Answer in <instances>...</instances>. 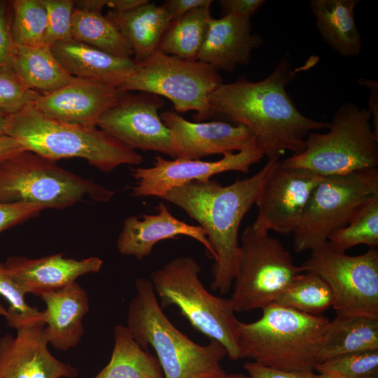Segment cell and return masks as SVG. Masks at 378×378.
<instances>
[{"mask_svg": "<svg viewBox=\"0 0 378 378\" xmlns=\"http://www.w3.org/2000/svg\"><path fill=\"white\" fill-rule=\"evenodd\" d=\"M295 72L288 59L284 58L261 80L240 77L232 83L220 84L209 95L211 118L246 127L268 159L280 158L286 151L300 153L307 135L328 128L329 122L309 118L295 107L286 90Z\"/></svg>", "mask_w": 378, "mask_h": 378, "instance_id": "6da1fadb", "label": "cell"}, {"mask_svg": "<svg viewBox=\"0 0 378 378\" xmlns=\"http://www.w3.org/2000/svg\"><path fill=\"white\" fill-rule=\"evenodd\" d=\"M279 158L268 159L257 173L229 186L211 179L194 181L171 190L162 198L183 209L205 231L216 254L211 288L221 295L230 292L238 270L242 219Z\"/></svg>", "mask_w": 378, "mask_h": 378, "instance_id": "7a4b0ae2", "label": "cell"}, {"mask_svg": "<svg viewBox=\"0 0 378 378\" xmlns=\"http://www.w3.org/2000/svg\"><path fill=\"white\" fill-rule=\"evenodd\" d=\"M135 290L126 326L142 348H153L164 378H221L227 374L220 365L227 356L221 343L211 340L200 345L176 328L163 312L150 279H136Z\"/></svg>", "mask_w": 378, "mask_h": 378, "instance_id": "3957f363", "label": "cell"}, {"mask_svg": "<svg viewBox=\"0 0 378 378\" xmlns=\"http://www.w3.org/2000/svg\"><path fill=\"white\" fill-rule=\"evenodd\" d=\"M5 134L16 139L26 150L50 160L80 158L103 172L143 161L136 150L97 126L55 120L32 105L8 115Z\"/></svg>", "mask_w": 378, "mask_h": 378, "instance_id": "277c9868", "label": "cell"}, {"mask_svg": "<svg viewBox=\"0 0 378 378\" xmlns=\"http://www.w3.org/2000/svg\"><path fill=\"white\" fill-rule=\"evenodd\" d=\"M251 323L238 322L241 358L285 371L315 370L330 320L273 302Z\"/></svg>", "mask_w": 378, "mask_h": 378, "instance_id": "5b68a950", "label": "cell"}, {"mask_svg": "<svg viewBox=\"0 0 378 378\" xmlns=\"http://www.w3.org/2000/svg\"><path fill=\"white\" fill-rule=\"evenodd\" d=\"M200 272L195 258L180 256L153 271L150 281L162 309L177 307L196 330L221 343L231 360L241 359L239 320L230 300L210 293L199 278Z\"/></svg>", "mask_w": 378, "mask_h": 378, "instance_id": "8992f818", "label": "cell"}, {"mask_svg": "<svg viewBox=\"0 0 378 378\" xmlns=\"http://www.w3.org/2000/svg\"><path fill=\"white\" fill-rule=\"evenodd\" d=\"M371 119L368 108L345 103L335 112L327 132H310L304 150L281 163L309 169L323 176L377 168L378 136L373 131Z\"/></svg>", "mask_w": 378, "mask_h": 378, "instance_id": "52a82bcc", "label": "cell"}, {"mask_svg": "<svg viewBox=\"0 0 378 378\" xmlns=\"http://www.w3.org/2000/svg\"><path fill=\"white\" fill-rule=\"evenodd\" d=\"M115 192L24 150L0 161V203L63 209L84 199L108 202Z\"/></svg>", "mask_w": 378, "mask_h": 378, "instance_id": "ba28073f", "label": "cell"}, {"mask_svg": "<svg viewBox=\"0 0 378 378\" xmlns=\"http://www.w3.org/2000/svg\"><path fill=\"white\" fill-rule=\"evenodd\" d=\"M223 83L218 71L208 64L157 50L136 62L134 72L118 89L164 97L176 113L195 111L194 120L202 122L211 118L209 95Z\"/></svg>", "mask_w": 378, "mask_h": 378, "instance_id": "9c48e42d", "label": "cell"}, {"mask_svg": "<svg viewBox=\"0 0 378 378\" xmlns=\"http://www.w3.org/2000/svg\"><path fill=\"white\" fill-rule=\"evenodd\" d=\"M239 245L240 260L230 298L235 312L262 309L274 302L303 272L282 243L266 230L248 225Z\"/></svg>", "mask_w": 378, "mask_h": 378, "instance_id": "30bf717a", "label": "cell"}, {"mask_svg": "<svg viewBox=\"0 0 378 378\" xmlns=\"http://www.w3.org/2000/svg\"><path fill=\"white\" fill-rule=\"evenodd\" d=\"M376 195L377 168L323 176L312 190L293 232L294 250L312 251L325 244L363 202Z\"/></svg>", "mask_w": 378, "mask_h": 378, "instance_id": "8fae6325", "label": "cell"}, {"mask_svg": "<svg viewBox=\"0 0 378 378\" xmlns=\"http://www.w3.org/2000/svg\"><path fill=\"white\" fill-rule=\"evenodd\" d=\"M330 286L336 314L378 318V251L349 255L328 241L311 251L300 265Z\"/></svg>", "mask_w": 378, "mask_h": 378, "instance_id": "7c38bea8", "label": "cell"}, {"mask_svg": "<svg viewBox=\"0 0 378 378\" xmlns=\"http://www.w3.org/2000/svg\"><path fill=\"white\" fill-rule=\"evenodd\" d=\"M164 104L154 94L122 92L116 104L99 117L97 127L135 150L155 151L174 158L171 132L158 113Z\"/></svg>", "mask_w": 378, "mask_h": 378, "instance_id": "4fadbf2b", "label": "cell"}, {"mask_svg": "<svg viewBox=\"0 0 378 378\" xmlns=\"http://www.w3.org/2000/svg\"><path fill=\"white\" fill-rule=\"evenodd\" d=\"M323 177L309 169L284 166L279 160L260 188L255 202L258 214L251 225L293 234L312 190Z\"/></svg>", "mask_w": 378, "mask_h": 378, "instance_id": "5bb4252c", "label": "cell"}, {"mask_svg": "<svg viewBox=\"0 0 378 378\" xmlns=\"http://www.w3.org/2000/svg\"><path fill=\"white\" fill-rule=\"evenodd\" d=\"M263 153L253 146L238 151L227 153L214 162L175 158L167 160L157 155L150 167L132 168L136 184L132 188L134 197L162 198L171 190L194 181H206L220 173L237 171L248 173L250 167L259 162Z\"/></svg>", "mask_w": 378, "mask_h": 378, "instance_id": "9a60e30c", "label": "cell"}, {"mask_svg": "<svg viewBox=\"0 0 378 378\" xmlns=\"http://www.w3.org/2000/svg\"><path fill=\"white\" fill-rule=\"evenodd\" d=\"M42 318L0 336V378H76V368L49 351Z\"/></svg>", "mask_w": 378, "mask_h": 378, "instance_id": "2e32d148", "label": "cell"}, {"mask_svg": "<svg viewBox=\"0 0 378 378\" xmlns=\"http://www.w3.org/2000/svg\"><path fill=\"white\" fill-rule=\"evenodd\" d=\"M160 117L171 132L174 159L200 160L256 146L254 135L242 125L224 121L193 122L172 111H164Z\"/></svg>", "mask_w": 378, "mask_h": 378, "instance_id": "e0dca14e", "label": "cell"}, {"mask_svg": "<svg viewBox=\"0 0 378 378\" xmlns=\"http://www.w3.org/2000/svg\"><path fill=\"white\" fill-rule=\"evenodd\" d=\"M121 94L118 88L76 78L52 92L41 94L32 106L55 120L97 126L99 117L116 104Z\"/></svg>", "mask_w": 378, "mask_h": 378, "instance_id": "ac0fdd59", "label": "cell"}, {"mask_svg": "<svg viewBox=\"0 0 378 378\" xmlns=\"http://www.w3.org/2000/svg\"><path fill=\"white\" fill-rule=\"evenodd\" d=\"M4 264L26 294L31 293L39 297L76 282L80 276L99 272L103 260L96 256L76 260L57 253L36 259L13 255Z\"/></svg>", "mask_w": 378, "mask_h": 378, "instance_id": "d6986e66", "label": "cell"}, {"mask_svg": "<svg viewBox=\"0 0 378 378\" xmlns=\"http://www.w3.org/2000/svg\"><path fill=\"white\" fill-rule=\"evenodd\" d=\"M178 236L190 237L201 243L215 260L216 254L200 225L186 223L174 216L166 204L160 202L158 213L127 217L117 241L118 251L125 255L141 260L149 256L158 242Z\"/></svg>", "mask_w": 378, "mask_h": 378, "instance_id": "ffe728a7", "label": "cell"}, {"mask_svg": "<svg viewBox=\"0 0 378 378\" xmlns=\"http://www.w3.org/2000/svg\"><path fill=\"white\" fill-rule=\"evenodd\" d=\"M250 19L234 14L211 18L197 60L227 72L248 65L253 50L263 43L261 36L252 34Z\"/></svg>", "mask_w": 378, "mask_h": 378, "instance_id": "44dd1931", "label": "cell"}, {"mask_svg": "<svg viewBox=\"0 0 378 378\" xmlns=\"http://www.w3.org/2000/svg\"><path fill=\"white\" fill-rule=\"evenodd\" d=\"M39 297L46 306L42 312L48 343L60 351L76 346L85 331L83 318L89 311L86 290L74 282Z\"/></svg>", "mask_w": 378, "mask_h": 378, "instance_id": "7402d4cb", "label": "cell"}, {"mask_svg": "<svg viewBox=\"0 0 378 378\" xmlns=\"http://www.w3.org/2000/svg\"><path fill=\"white\" fill-rule=\"evenodd\" d=\"M72 76L119 88L135 71L136 62L113 56L74 38L50 46Z\"/></svg>", "mask_w": 378, "mask_h": 378, "instance_id": "603a6c76", "label": "cell"}, {"mask_svg": "<svg viewBox=\"0 0 378 378\" xmlns=\"http://www.w3.org/2000/svg\"><path fill=\"white\" fill-rule=\"evenodd\" d=\"M130 43L136 62L157 51L162 34L172 18L164 6L146 3L126 12L109 10L105 15Z\"/></svg>", "mask_w": 378, "mask_h": 378, "instance_id": "cb8c5ba5", "label": "cell"}, {"mask_svg": "<svg viewBox=\"0 0 378 378\" xmlns=\"http://www.w3.org/2000/svg\"><path fill=\"white\" fill-rule=\"evenodd\" d=\"M357 0H312L310 8L324 41L340 55L354 57L362 49L354 18Z\"/></svg>", "mask_w": 378, "mask_h": 378, "instance_id": "d4e9b609", "label": "cell"}, {"mask_svg": "<svg viewBox=\"0 0 378 378\" xmlns=\"http://www.w3.org/2000/svg\"><path fill=\"white\" fill-rule=\"evenodd\" d=\"M11 67L27 88L42 94L52 92L76 78L62 66L51 48L46 45H15Z\"/></svg>", "mask_w": 378, "mask_h": 378, "instance_id": "484cf974", "label": "cell"}, {"mask_svg": "<svg viewBox=\"0 0 378 378\" xmlns=\"http://www.w3.org/2000/svg\"><path fill=\"white\" fill-rule=\"evenodd\" d=\"M336 315L323 336L318 363L346 354L378 350V318Z\"/></svg>", "mask_w": 378, "mask_h": 378, "instance_id": "4316f807", "label": "cell"}, {"mask_svg": "<svg viewBox=\"0 0 378 378\" xmlns=\"http://www.w3.org/2000/svg\"><path fill=\"white\" fill-rule=\"evenodd\" d=\"M108 363L93 378H164L156 356L142 348L126 326L116 325Z\"/></svg>", "mask_w": 378, "mask_h": 378, "instance_id": "83f0119b", "label": "cell"}, {"mask_svg": "<svg viewBox=\"0 0 378 378\" xmlns=\"http://www.w3.org/2000/svg\"><path fill=\"white\" fill-rule=\"evenodd\" d=\"M212 2L172 20L161 37L157 50L184 59L197 61L212 18Z\"/></svg>", "mask_w": 378, "mask_h": 378, "instance_id": "f1b7e54d", "label": "cell"}, {"mask_svg": "<svg viewBox=\"0 0 378 378\" xmlns=\"http://www.w3.org/2000/svg\"><path fill=\"white\" fill-rule=\"evenodd\" d=\"M72 38L113 56L131 58L133 55L130 43L102 12L74 8Z\"/></svg>", "mask_w": 378, "mask_h": 378, "instance_id": "f546056e", "label": "cell"}, {"mask_svg": "<svg viewBox=\"0 0 378 378\" xmlns=\"http://www.w3.org/2000/svg\"><path fill=\"white\" fill-rule=\"evenodd\" d=\"M281 306L312 315H321L332 306L333 295L328 284L310 272L298 274L274 302Z\"/></svg>", "mask_w": 378, "mask_h": 378, "instance_id": "4dcf8cb0", "label": "cell"}, {"mask_svg": "<svg viewBox=\"0 0 378 378\" xmlns=\"http://www.w3.org/2000/svg\"><path fill=\"white\" fill-rule=\"evenodd\" d=\"M328 241L344 252L359 244L375 248L378 246V195L363 202L344 226L330 234Z\"/></svg>", "mask_w": 378, "mask_h": 378, "instance_id": "1f68e13d", "label": "cell"}, {"mask_svg": "<svg viewBox=\"0 0 378 378\" xmlns=\"http://www.w3.org/2000/svg\"><path fill=\"white\" fill-rule=\"evenodd\" d=\"M47 28V13L40 0L12 1L11 34L14 45H46Z\"/></svg>", "mask_w": 378, "mask_h": 378, "instance_id": "d6a6232c", "label": "cell"}, {"mask_svg": "<svg viewBox=\"0 0 378 378\" xmlns=\"http://www.w3.org/2000/svg\"><path fill=\"white\" fill-rule=\"evenodd\" d=\"M314 370L342 378H378V350L337 356L318 363Z\"/></svg>", "mask_w": 378, "mask_h": 378, "instance_id": "836d02e7", "label": "cell"}, {"mask_svg": "<svg viewBox=\"0 0 378 378\" xmlns=\"http://www.w3.org/2000/svg\"><path fill=\"white\" fill-rule=\"evenodd\" d=\"M0 295L9 303L6 318L8 326L17 329L33 319L43 318V312L27 303L26 293L10 276L5 264L1 262Z\"/></svg>", "mask_w": 378, "mask_h": 378, "instance_id": "e575fe53", "label": "cell"}, {"mask_svg": "<svg viewBox=\"0 0 378 378\" xmlns=\"http://www.w3.org/2000/svg\"><path fill=\"white\" fill-rule=\"evenodd\" d=\"M41 94L27 88L11 66L0 68V112L17 113L32 105Z\"/></svg>", "mask_w": 378, "mask_h": 378, "instance_id": "d590c367", "label": "cell"}, {"mask_svg": "<svg viewBox=\"0 0 378 378\" xmlns=\"http://www.w3.org/2000/svg\"><path fill=\"white\" fill-rule=\"evenodd\" d=\"M48 16V28L45 44L51 46L55 43L72 38V15L75 1L40 0Z\"/></svg>", "mask_w": 378, "mask_h": 378, "instance_id": "8d00e7d4", "label": "cell"}, {"mask_svg": "<svg viewBox=\"0 0 378 378\" xmlns=\"http://www.w3.org/2000/svg\"><path fill=\"white\" fill-rule=\"evenodd\" d=\"M43 206L22 202L0 203V232L37 215Z\"/></svg>", "mask_w": 378, "mask_h": 378, "instance_id": "74e56055", "label": "cell"}, {"mask_svg": "<svg viewBox=\"0 0 378 378\" xmlns=\"http://www.w3.org/2000/svg\"><path fill=\"white\" fill-rule=\"evenodd\" d=\"M12 1L0 0V68L11 66L14 43L11 34Z\"/></svg>", "mask_w": 378, "mask_h": 378, "instance_id": "f35d334b", "label": "cell"}, {"mask_svg": "<svg viewBox=\"0 0 378 378\" xmlns=\"http://www.w3.org/2000/svg\"><path fill=\"white\" fill-rule=\"evenodd\" d=\"M249 378H327L326 375L312 370L285 371L268 368L248 360L244 364Z\"/></svg>", "mask_w": 378, "mask_h": 378, "instance_id": "ab89813d", "label": "cell"}, {"mask_svg": "<svg viewBox=\"0 0 378 378\" xmlns=\"http://www.w3.org/2000/svg\"><path fill=\"white\" fill-rule=\"evenodd\" d=\"M265 3L264 0H220L218 4L224 15L234 14L251 18Z\"/></svg>", "mask_w": 378, "mask_h": 378, "instance_id": "60d3db41", "label": "cell"}, {"mask_svg": "<svg viewBox=\"0 0 378 378\" xmlns=\"http://www.w3.org/2000/svg\"><path fill=\"white\" fill-rule=\"evenodd\" d=\"M211 1V0H167L163 6L173 20Z\"/></svg>", "mask_w": 378, "mask_h": 378, "instance_id": "b9f144b4", "label": "cell"}, {"mask_svg": "<svg viewBox=\"0 0 378 378\" xmlns=\"http://www.w3.org/2000/svg\"><path fill=\"white\" fill-rule=\"evenodd\" d=\"M358 83L366 86L370 90L368 109L373 119V131L378 136V83L373 80L365 78H360Z\"/></svg>", "mask_w": 378, "mask_h": 378, "instance_id": "7bdbcfd3", "label": "cell"}, {"mask_svg": "<svg viewBox=\"0 0 378 378\" xmlns=\"http://www.w3.org/2000/svg\"><path fill=\"white\" fill-rule=\"evenodd\" d=\"M26 150L16 139L7 136H0V161Z\"/></svg>", "mask_w": 378, "mask_h": 378, "instance_id": "ee69618b", "label": "cell"}, {"mask_svg": "<svg viewBox=\"0 0 378 378\" xmlns=\"http://www.w3.org/2000/svg\"><path fill=\"white\" fill-rule=\"evenodd\" d=\"M148 0H106V6L115 12H126L146 3Z\"/></svg>", "mask_w": 378, "mask_h": 378, "instance_id": "f6af8a7d", "label": "cell"}, {"mask_svg": "<svg viewBox=\"0 0 378 378\" xmlns=\"http://www.w3.org/2000/svg\"><path fill=\"white\" fill-rule=\"evenodd\" d=\"M8 115L5 113L0 112V136L6 135L5 127Z\"/></svg>", "mask_w": 378, "mask_h": 378, "instance_id": "bcb514c9", "label": "cell"}, {"mask_svg": "<svg viewBox=\"0 0 378 378\" xmlns=\"http://www.w3.org/2000/svg\"><path fill=\"white\" fill-rule=\"evenodd\" d=\"M221 378H249L247 374L242 373H236V374H226Z\"/></svg>", "mask_w": 378, "mask_h": 378, "instance_id": "7dc6e473", "label": "cell"}, {"mask_svg": "<svg viewBox=\"0 0 378 378\" xmlns=\"http://www.w3.org/2000/svg\"><path fill=\"white\" fill-rule=\"evenodd\" d=\"M0 316H4L5 318L8 316L7 309L0 302Z\"/></svg>", "mask_w": 378, "mask_h": 378, "instance_id": "c3c4849f", "label": "cell"}, {"mask_svg": "<svg viewBox=\"0 0 378 378\" xmlns=\"http://www.w3.org/2000/svg\"><path fill=\"white\" fill-rule=\"evenodd\" d=\"M326 377L327 378H342V377L335 376V375H328V376H326Z\"/></svg>", "mask_w": 378, "mask_h": 378, "instance_id": "681fc988", "label": "cell"}]
</instances>
